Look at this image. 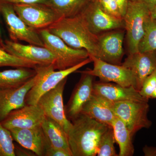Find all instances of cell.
<instances>
[{
    "label": "cell",
    "instance_id": "cell-1",
    "mask_svg": "<svg viewBox=\"0 0 156 156\" xmlns=\"http://www.w3.org/2000/svg\"><path fill=\"white\" fill-rule=\"evenodd\" d=\"M72 121L67 136L72 156L97 155L101 136L110 126L83 114Z\"/></svg>",
    "mask_w": 156,
    "mask_h": 156
},
{
    "label": "cell",
    "instance_id": "cell-2",
    "mask_svg": "<svg viewBox=\"0 0 156 156\" xmlns=\"http://www.w3.org/2000/svg\"><path fill=\"white\" fill-rule=\"evenodd\" d=\"M69 47L87 50L89 55L98 58V35L92 33L81 14L62 17L47 28Z\"/></svg>",
    "mask_w": 156,
    "mask_h": 156
},
{
    "label": "cell",
    "instance_id": "cell-3",
    "mask_svg": "<svg viewBox=\"0 0 156 156\" xmlns=\"http://www.w3.org/2000/svg\"><path fill=\"white\" fill-rule=\"evenodd\" d=\"M92 62L90 57L76 65L64 70L55 71L53 65H38L35 69L38 75L36 83L29 90L25 98L26 105H37L40 98L54 89L62 81L84 66Z\"/></svg>",
    "mask_w": 156,
    "mask_h": 156
},
{
    "label": "cell",
    "instance_id": "cell-4",
    "mask_svg": "<svg viewBox=\"0 0 156 156\" xmlns=\"http://www.w3.org/2000/svg\"><path fill=\"white\" fill-rule=\"evenodd\" d=\"M38 32L44 42V47L49 49L56 57L55 70H61L73 67L89 57L87 50L69 47L47 29L41 30Z\"/></svg>",
    "mask_w": 156,
    "mask_h": 156
},
{
    "label": "cell",
    "instance_id": "cell-5",
    "mask_svg": "<svg viewBox=\"0 0 156 156\" xmlns=\"http://www.w3.org/2000/svg\"><path fill=\"white\" fill-rule=\"evenodd\" d=\"M148 102L131 101H111L113 111L124 123L132 136L143 128H148L151 126V122L147 117L150 108Z\"/></svg>",
    "mask_w": 156,
    "mask_h": 156
},
{
    "label": "cell",
    "instance_id": "cell-6",
    "mask_svg": "<svg viewBox=\"0 0 156 156\" xmlns=\"http://www.w3.org/2000/svg\"><path fill=\"white\" fill-rule=\"evenodd\" d=\"M150 16L149 8L146 5L129 1L123 17L129 54L138 52V45L144 34V24Z\"/></svg>",
    "mask_w": 156,
    "mask_h": 156
},
{
    "label": "cell",
    "instance_id": "cell-7",
    "mask_svg": "<svg viewBox=\"0 0 156 156\" xmlns=\"http://www.w3.org/2000/svg\"><path fill=\"white\" fill-rule=\"evenodd\" d=\"M13 6L16 14L26 24L37 31L48 28L62 17L46 3L18 4Z\"/></svg>",
    "mask_w": 156,
    "mask_h": 156
},
{
    "label": "cell",
    "instance_id": "cell-8",
    "mask_svg": "<svg viewBox=\"0 0 156 156\" xmlns=\"http://www.w3.org/2000/svg\"><path fill=\"white\" fill-rule=\"evenodd\" d=\"M0 13L5 20L11 41H23L30 44L44 47L37 31L26 24L16 14L13 5L0 3Z\"/></svg>",
    "mask_w": 156,
    "mask_h": 156
},
{
    "label": "cell",
    "instance_id": "cell-9",
    "mask_svg": "<svg viewBox=\"0 0 156 156\" xmlns=\"http://www.w3.org/2000/svg\"><path fill=\"white\" fill-rule=\"evenodd\" d=\"M93 62V69L78 71L98 77L102 82H113L123 87L133 86L136 89V80L132 71L122 65L108 63L94 56L89 55Z\"/></svg>",
    "mask_w": 156,
    "mask_h": 156
},
{
    "label": "cell",
    "instance_id": "cell-10",
    "mask_svg": "<svg viewBox=\"0 0 156 156\" xmlns=\"http://www.w3.org/2000/svg\"><path fill=\"white\" fill-rule=\"evenodd\" d=\"M67 78L61 81L54 89L40 98L38 105L46 117L57 122L68 134L72 126V123L66 117L63 104V93Z\"/></svg>",
    "mask_w": 156,
    "mask_h": 156
},
{
    "label": "cell",
    "instance_id": "cell-11",
    "mask_svg": "<svg viewBox=\"0 0 156 156\" xmlns=\"http://www.w3.org/2000/svg\"><path fill=\"white\" fill-rule=\"evenodd\" d=\"M80 14L90 30L97 35L109 31L125 28L124 19L112 17L105 12L97 0H92Z\"/></svg>",
    "mask_w": 156,
    "mask_h": 156
},
{
    "label": "cell",
    "instance_id": "cell-12",
    "mask_svg": "<svg viewBox=\"0 0 156 156\" xmlns=\"http://www.w3.org/2000/svg\"><path fill=\"white\" fill-rule=\"evenodd\" d=\"M125 31L114 30L98 35V58L108 63L122 65Z\"/></svg>",
    "mask_w": 156,
    "mask_h": 156
},
{
    "label": "cell",
    "instance_id": "cell-13",
    "mask_svg": "<svg viewBox=\"0 0 156 156\" xmlns=\"http://www.w3.org/2000/svg\"><path fill=\"white\" fill-rule=\"evenodd\" d=\"M4 50L12 55L34 62L38 65H53L55 66L56 58L49 49L44 47L23 45L9 40L4 41Z\"/></svg>",
    "mask_w": 156,
    "mask_h": 156
},
{
    "label": "cell",
    "instance_id": "cell-14",
    "mask_svg": "<svg viewBox=\"0 0 156 156\" xmlns=\"http://www.w3.org/2000/svg\"><path fill=\"white\" fill-rule=\"evenodd\" d=\"M45 117L38 105H26L12 111L1 123L9 130L14 128H33L41 126Z\"/></svg>",
    "mask_w": 156,
    "mask_h": 156
},
{
    "label": "cell",
    "instance_id": "cell-15",
    "mask_svg": "<svg viewBox=\"0 0 156 156\" xmlns=\"http://www.w3.org/2000/svg\"><path fill=\"white\" fill-rule=\"evenodd\" d=\"M122 65L133 73L139 92L146 78L156 70V51L129 54Z\"/></svg>",
    "mask_w": 156,
    "mask_h": 156
},
{
    "label": "cell",
    "instance_id": "cell-16",
    "mask_svg": "<svg viewBox=\"0 0 156 156\" xmlns=\"http://www.w3.org/2000/svg\"><path fill=\"white\" fill-rule=\"evenodd\" d=\"M38 79L37 74L18 88L0 89V122H2L9 114L14 110L26 105L27 94Z\"/></svg>",
    "mask_w": 156,
    "mask_h": 156
},
{
    "label": "cell",
    "instance_id": "cell-17",
    "mask_svg": "<svg viewBox=\"0 0 156 156\" xmlns=\"http://www.w3.org/2000/svg\"><path fill=\"white\" fill-rule=\"evenodd\" d=\"M13 140L37 156H45L49 142L41 125L31 128H14L10 130Z\"/></svg>",
    "mask_w": 156,
    "mask_h": 156
},
{
    "label": "cell",
    "instance_id": "cell-18",
    "mask_svg": "<svg viewBox=\"0 0 156 156\" xmlns=\"http://www.w3.org/2000/svg\"><path fill=\"white\" fill-rule=\"evenodd\" d=\"M81 74L80 80L75 87L65 108L66 115L69 120L80 114L84 105L93 94L94 76L88 74Z\"/></svg>",
    "mask_w": 156,
    "mask_h": 156
},
{
    "label": "cell",
    "instance_id": "cell-19",
    "mask_svg": "<svg viewBox=\"0 0 156 156\" xmlns=\"http://www.w3.org/2000/svg\"><path fill=\"white\" fill-rule=\"evenodd\" d=\"M93 93L112 101H148L133 86L123 87L116 83L100 82L94 83Z\"/></svg>",
    "mask_w": 156,
    "mask_h": 156
},
{
    "label": "cell",
    "instance_id": "cell-20",
    "mask_svg": "<svg viewBox=\"0 0 156 156\" xmlns=\"http://www.w3.org/2000/svg\"><path fill=\"white\" fill-rule=\"evenodd\" d=\"M81 114L110 126L117 117L112 109L111 101L94 93L84 105Z\"/></svg>",
    "mask_w": 156,
    "mask_h": 156
},
{
    "label": "cell",
    "instance_id": "cell-21",
    "mask_svg": "<svg viewBox=\"0 0 156 156\" xmlns=\"http://www.w3.org/2000/svg\"><path fill=\"white\" fill-rule=\"evenodd\" d=\"M43 131L50 145L67 152L72 156L68 139L67 134L57 122L45 117L41 124Z\"/></svg>",
    "mask_w": 156,
    "mask_h": 156
},
{
    "label": "cell",
    "instance_id": "cell-22",
    "mask_svg": "<svg viewBox=\"0 0 156 156\" xmlns=\"http://www.w3.org/2000/svg\"><path fill=\"white\" fill-rule=\"evenodd\" d=\"M36 74L35 69L25 67L0 72V89L21 87Z\"/></svg>",
    "mask_w": 156,
    "mask_h": 156
},
{
    "label": "cell",
    "instance_id": "cell-23",
    "mask_svg": "<svg viewBox=\"0 0 156 156\" xmlns=\"http://www.w3.org/2000/svg\"><path fill=\"white\" fill-rule=\"evenodd\" d=\"M112 126L115 139L119 147L118 156H133L134 148L132 141V136L125 124L117 117Z\"/></svg>",
    "mask_w": 156,
    "mask_h": 156
},
{
    "label": "cell",
    "instance_id": "cell-24",
    "mask_svg": "<svg viewBox=\"0 0 156 156\" xmlns=\"http://www.w3.org/2000/svg\"><path fill=\"white\" fill-rule=\"evenodd\" d=\"M92 0H48L47 4L62 17H74L80 14Z\"/></svg>",
    "mask_w": 156,
    "mask_h": 156
},
{
    "label": "cell",
    "instance_id": "cell-25",
    "mask_svg": "<svg viewBox=\"0 0 156 156\" xmlns=\"http://www.w3.org/2000/svg\"><path fill=\"white\" fill-rule=\"evenodd\" d=\"M156 51V19L149 17L144 24V32L138 45V52Z\"/></svg>",
    "mask_w": 156,
    "mask_h": 156
},
{
    "label": "cell",
    "instance_id": "cell-26",
    "mask_svg": "<svg viewBox=\"0 0 156 156\" xmlns=\"http://www.w3.org/2000/svg\"><path fill=\"white\" fill-rule=\"evenodd\" d=\"M115 139L113 129L110 126L102 136L98 145V156H118L116 152Z\"/></svg>",
    "mask_w": 156,
    "mask_h": 156
},
{
    "label": "cell",
    "instance_id": "cell-27",
    "mask_svg": "<svg viewBox=\"0 0 156 156\" xmlns=\"http://www.w3.org/2000/svg\"><path fill=\"white\" fill-rule=\"evenodd\" d=\"M38 65L34 62L19 58L0 48V67L11 66L35 69Z\"/></svg>",
    "mask_w": 156,
    "mask_h": 156
},
{
    "label": "cell",
    "instance_id": "cell-28",
    "mask_svg": "<svg viewBox=\"0 0 156 156\" xmlns=\"http://www.w3.org/2000/svg\"><path fill=\"white\" fill-rule=\"evenodd\" d=\"M15 156V147L11 131L0 122V156Z\"/></svg>",
    "mask_w": 156,
    "mask_h": 156
},
{
    "label": "cell",
    "instance_id": "cell-29",
    "mask_svg": "<svg viewBox=\"0 0 156 156\" xmlns=\"http://www.w3.org/2000/svg\"><path fill=\"white\" fill-rule=\"evenodd\" d=\"M156 89V70L146 78L139 93L143 97L149 100Z\"/></svg>",
    "mask_w": 156,
    "mask_h": 156
},
{
    "label": "cell",
    "instance_id": "cell-30",
    "mask_svg": "<svg viewBox=\"0 0 156 156\" xmlns=\"http://www.w3.org/2000/svg\"><path fill=\"white\" fill-rule=\"evenodd\" d=\"M99 5L105 12L111 16L119 19H123L115 0H97Z\"/></svg>",
    "mask_w": 156,
    "mask_h": 156
},
{
    "label": "cell",
    "instance_id": "cell-31",
    "mask_svg": "<svg viewBox=\"0 0 156 156\" xmlns=\"http://www.w3.org/2000/svg\"><path fill=\"white\" fill-rule=\"evenodd\" d=\"M45 156H71L68 153L63 150L53 147L50 143L47 146L45 151Z\"/></svg>",
    "mask_w": 156,
    "mask_h": 156
},
{
    "label": "cell",
    "instance_id": "cell-32",
    "mask_svg": "<svg viewBox=\"0 0 156 156\" xmlns=\"http://www.w3.org/2000/svg\"><path fill=\"white\" fill-rule=\"evenodd\" d=\"M48 0H0V3H8L11 5L18 4H30L34 3H46Z\"/></svg>",
    "mask_w": 156,
    "mask_h": 156
},
{
    "label": "cell",
    "instance_id": "cell-33",
    "mask_svg": "<svg viewBox=\"0 0 156 156\" xmlns=\"http://www.w3.org/2000/svg\"><path fill=\"white\" fill-rule=\"evenodd\" d=\"M119 7L120 13L124 17L127 11L129 0H115Z\"/></svg>",
    "mask_w": 156,
    "mask_h": 156
},
{
    "label": "cell",
    "instance_id": "cell-34",
    "mask_svg": "<svg viewBox=\"0 0 156 156\" xmlns=\"http://www.w3.org/2000/svg\"><path fill=\"white\" fill-rule=\"evenodd\" d=\"M143 151L146 156H156V147L145 145L143 148Z\"/></svg>",
    "mask_w": 156,
    "mask_h": 156
},
{
    "label": "cell",
    "instance_id": "cell-35",
    "mask_svg": "<svg viewBox=\"0 0 156 156\" xmlns=\"http://www.w3.org/2000/svg\"><path fill=\"white\" fill-rule=\"evenodd\" d=\"M129 1L144 3L148 6L149 8L156 6V0H129Z\"/></svg>",
    "mask_w": 156,
    "mask_h": 156
},
{
    "label": "cell",
    "instance_id": "cell-36",
    "mask_svg": "<svg viewBox=\"0 0 156 156\" xmlns=\"http://www.w3.org/2000/svg\"><path fill=\"white\" fill-rule=\"evenodd\" d=\"M149 9L151 17L154 19H156V6L151 7Z\"/></svg>",
    "mask_w": 156,
    "mask_h": 156
},
{
    "label": "cell",
    "instance_id": "cell-37",
    "mask_svg": "<svg viewBox=\"0 0 156 156\" xmlns=\"http://www.w3.org/2000/svg\"><path fill=\"white\" fill-rule=\"evenodd\" d=\"M4 48H5L4 41L2 37V33H1V28H0V48L4 50Z\"/></svg>",
    "mask_w": 156,
    "mask_h": 156
},
{
    "label": "cell",
    "instance_id": "cell-38",
    "mask_svg": "<svg viewBox=\"0 0 156 156\" xmlns=\"http://www.w3.org/2000/svg\"><path fill=\"white\" fill-rule=\"evenodd\" d=\"M151 98H152V99H154V98H156V89L155 90H154L153 93L152 95L151 96Z\"/></svg>",
    "mask_w": 156,
    "mask_h": 156
}]
</instances>
